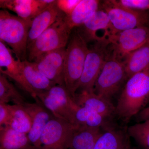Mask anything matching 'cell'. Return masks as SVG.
I'll use <instances>...</instances> for the list:
<instances>
[{
  "label": "cell",
  "mask_w": 149,
  "mask_h": 149,
  "mask_svg": "<svg viewBox=\"0 0 149 149\" xmlns=\"http://www.w3.org/2000/svg\"><path fill=\"white\" fill-rule=\"evenodd\" d=\"M11 118L8 125L20 133L28 134L32 127V120L24 107L19 105L10 104Z\"/></svg>",
  "instance_id": "25"
},
{
  "label": "cell",
  "mask_w": 149,
  "mask_h": 149,
  "mask_svg": "<svg viewBox=\"0 0 149 149\" xmlns=\"http://www.w3.org/2000/svg\"><path fill=\"white\" fill-rule=\"evenodd\" d=\"M122 61L127 79L134 74L149 69V40L125 56Z\"/></svg>",
  "instance_id": "19"
},
{
  "label": "cell",
  "mask_w": 149,
  "mask_h": 149,
  "mask_svg": "<svg viewBox=\"0 0 149 149\" xmlns=\"http://www.w3.org/2000/svg\"><path fill=\"white\" fill-rule=\"evenodd\" d=\"M32 20L12 14L8 10L0 11V41L11 48L17 59H27L28 34Z\"/></svg>",
  "instance_id": "3"
},
{
  "label": "cell",
  "mask_w": 149,
  "mask_h": 149,
  "mask_svg": "<svg viewBox=\"0 0 149 149\" xmlns=\"http://www.w3.org/2000/svg\"><path fill=\"white\" fill-rule=\"evenodd\" d=\"M89 49L87 43L74 28L66 46L64 65V85L72 98L78 90Z\"/></svg>",
  "instance_id": "2"
},
{
  "label": "cell",
  "mask_w": 149,
  "mask_h": 149,
  "mask_svg": "<svg viewBox=\"0 0 149 149\" xmlns=\"http://www.w3.org/2000/svg\"><path fill=\"white\" fill-rule=\"evenodd\" d=\"M10 118V104H0V127L8 125Z\"/></svg>",
  "instance_id": "30"
},
{
  "label": "cell",
  "mask_w": 149,
  "mask_h": 149,
  "mask_svg": "<svg viewBox=\"0 0 149 149\" xmlns=\"http://www.w3.org/2000/svg\"><path fill=\"white\" fill-rule=\"evenodd\" d=\"M149 40V26L121 31L109 38L110 54L122 61L125 56L143 45Z\"/></svg>",
  "instance_id": "9"
},
{
  "label": "cell",
  "mask_w": 149,
  "mask_h": 149,
  "mask_svg": "<svg viewBox=\"0 0 149 149\" xmlns=\"http://www.w3.org/2000/svg\"><path fill=\"white\" fill-rule=\"evenodd\" d=\"M66 47L45 54L33 62L36 68L56 85H64V65Z\"/></svg>",
  "instance_id": "11"
},
{
  "label": "cell",
  "mask_w": 149,
  "mask_h": 149,
  "mask_svg": "<svg viewBox=\"0 0 149 149\" xmlns=\"http://www.w3.org/2000/svg\"><path fill=\"white\" fill-rule=\"evenodd\" d=\"M54 0H1L0 7L12 11L19 17L32 20Z\"/></svg>",
  "instance_id": "14"
},
{
  "label": "cell",
  "mask_w": 149,
  "mask_h": 149,
  "mask_svg": "<svg viewBox=\"0 0 149 149\" xmlns=\"http://www.w3.org/2000/svg\"><path fill=\"white\" fill-rule=\"evenodd\" d=\"M0 149H37L27 134L20 133L8 126L0 127Z\"/></svg>",
  "instance_id": "22"
},
{
  "label": "cell",
  "mask_w": 149,
  "mask_h": 149,
  "mask_svg": "<svg viewBox=\"0 0 149 149\" xmlns=\"http://www.w3.org/2000/svg\"><path fill=\"white\" fill-rule=\"evenodd\" d=\"M101 6L108 15L115 34L127 29L149 26L148 12L125 8L118 5L115 0L104 1Z\"/></svg>",
  "instance_id": "8"
},
{
  "label": "cell",
  "mask_w": 149,
  "mask_h": 149,
  "mask_svg": "<svg viewBox=\"0 0 149 149\" xmlns=\"http://www.w3.org/2000/svg\"><path fill=\"white\" fill-rule=\"evenodd\" d=\"M125 149H132V148H131V146H130L129 141L128 142V144H127V146H126V147H125Z\"/></svg>",
  "instance_id": "32"
},
{
  "label": "cell",
  "mask_w": 149,
  "mask_h": 149,
  "mask_svg": "<svg viewBox=\"0 0 149 149\" xmlns=\"http://www.w3.org/2000/svg\"><path fill=\"white\" fill-rule=\"evenodd\" d=\"M82 0H57V6L66 17L69 16Z\"/></svg>",
  "instance_id": "29"
},
{
  "label": "cell",
  "mask_w": 149,
  "mask_h": 149,
  "mask_svg": "<svg viewBox=\"0 0 149 149\" xmlns=\"http://www.w3.org/2000/svg\"><path fill=\"white\" fill-rule=\"evenodd\" d=\"M85 42H98L101 40L98 33L102 32L107 39L115 34L108 15L101 8L97 10L80 27L77 28Z\"/></svg>",
  "instance_id": "12"
},
{
  "label": "cell",
  "mask_w": 149,
  "mask_h": 149,
  "mask_svg": "<svg viewBox=\"0 0 149 149\" xmlns=\"http://www.w3.org/2000/svg\"><path fill=\"white\" fill-rule=\"evenodd\" d=\"M40 149H48L47 148H44V147H42V148H41Z\"/></svg>",
  "instance_id": "33"
},
{
  "label": "cell",
  "mask_w": 149,
  "mask_h": 149,
  "mask_svg": "<svg viewBox=\"0 0 149 149\" xmlns=\"http://www.w3.org/2000/svg\"></svg>",
  "instance_id": "34"
},
{
  "label": "cell",
  "mask_w": 149,
  "mask_h": 149,
  "mask_svg": "<svg viewBox=\"0 0 149 149\" xmlns=\"http://www.w3.org/2000/svg\"><path fill=\"white\" fill-rule=\"evenodd\" d=\"M12 51L4 43L0 41V70L19 84L22 88L34 98H36L35 92L24 80L19 66L18 60L13 57Z\"/></svg>",
  "instance_id": "15"
},
{
  "label": "cell",
  "mask_w": 149,
  "mask_h": 149,
  "mask_svg": "<svg viewBox=\"0 0 149 149\" xmlns=\"http://www.w3.org/2000/svg\"><path fill=\"white\" fill-rule=\"evenodd\" d=\"M36 95L55 117L77 126L74 120V111L78 105L74 101L65 85H55L47 91L37 93Z\"/></svg>",
  "instance_id": "5"
},
{
  "label": "cell",
  "mask_w": 149,
  "mask_h": 149,
  "mask_svg": "<svg viewBox=\"0 0 149 149\" xmlns=\"http://www.w3.org/2000/svg\"><path fill=\"white\" fill-rule=\"evenodd\" d=\"M41 102H25L22 106L27 111L32 120V127L27 134L31 143L37 149L42 148L40 138L46 125L53 116L42 105Z\"/></svg>",
  "instance_id": "13"
},
{
  "label": "cell",
  "mask_w": 149,
  "mask_h": 149,
  "mask_svg": "<svg viewBox=\"0 0 149 149\" xmlns=\"http://www.w3.org/2000/svg\"><path fill=\"white\" fill-rule=\"evenodd\" d=\"M127 133L142 148L149 149V120L130 125Z\"/></svg>",
  "instance_id": "27"
},
{
  "label": "cell",
  "mask_w": 149,
  "mask_h": 149,
  "mask_svg": "<svg viewBox=\"0 0 149 149\" xmlns=\"http://www.w3.org/2000/svg\"><path fill=\"white\" fill-rule=\"evenodd\" d=\"M149 103V69L127 80L115 106L116 116L128 123Z\"/></svg>",
  "instance_id": "1"
},
{
  "label": "cell",
  "mask_w": 149,
  "mask_h": 149,
  "mask_svg": "<svg viewBox=\"0 0 149 149\" xmlns=\"http://www.w3.org/2000/svg\"><path fill=\"white\" fill-rule=\"evenodd\" d=\"M100 128L79 126L75 130L67 149H94L102 133Z\"/></svg>",
  "instance_id": "24"
},
{
  "label": "cell",
  "mask_w": 149,
  "mask_h": 149,
  "mask_svg": "<svg viewBox=\"0 0 149 149\" xmlns=\"http://www.w3.org/2000/svg\"><path fill=\"white\" fill-rule=\"evenodd\" d=\"M10 102H12L14 104L22 106L26 102L14 85L8 81L6 75L1 73L0 104H8Z\"/></svg>",
  "instance_id": "26"
},
{
  "label": "cell",
  "mask_w": 149,
  "mask_h": 149,
  "mask_svg": "<svg viewBox=\"0 0 149 149\" xmlns=\"http://www.w3.org/2000/svg\"><path fill=\"white\" fill-rule=\"evenodd\" d=\"M125 66L122 61L110 54L96 80L94 92L111 101L120 90L125 80H127Z\"/></svg>",
  "instance_id": "6"
},
{
  "label": "cell",
  "mask_w": 149,
  "mask_h": 149,
  "mask_svg": "<svg viewBox=\"0 0 149 149\" xmlns=\"http://www.w3.org/2000/svg\"><path fill=\"white\" fill-rule=\"evenodd\" d=\"M136 117L138 123L149 120V106L140 112Z\"/></svg>",
  "instance_id": "31"
},
{
  "label": "cell",
  "mask_w": 149,
  "mask_h": 149,
  "mask_svg": "<svg viewBox=\"0 0 149 149\" xmlns=\"http://www.w3.org/2000/svg\"><path fill=\"white\" fill-rule=\"evenodd\" d=\"M100 1L82 0L69 16L65 19L68 26L72 31L82 26L94 13L101 8Z\"/></svg>",
  "instance_id": "21"
},
{
  "label": "cell",
  "mask_w": 149,
  "mask_h": 149,
  "mask_svg": "<svg viewBox=\"0 0 149 149\" xmlns=\"http://www.w3.org/2000/svg\"><path fill=\"white\" fill-rule=\"evenodd\" d=\"M18 60L22 74L30 88L35 92V95L39 92L47 91L56 85L43 75L33 62L27 59L22 61Z\"/></svg>",
  "instance_id": "18"
},
{
  "label": "cell",
  "mask_w": 149,
  "mask_h": 149,
  "mask_svg": "<svg viewBox=\"0 0 149 149\" xmlns=\"http://www.w3.org/2000/svg\"><path fill=\"white\" fill-rule=\"evenodd\" d=\"M78 127L53 116L42 132L40 138L42 147L51 149H67Z\"/></svg>",
  "instance_id": "10"
},
{
  "label": "cell",
  "mask_w": 149,
  "mask_h": 149,
  "mask_svg": "<svg viewBox=\"0 0 149 149\" xmlns=\"http://www.w3.org/2000/svg\"><path fill=\"white\" fill-rule=\"evenodd\" d=\"M56 2L57 1H54L32 19L28 34L27 47L52 24L65 16L58 7Z\"/></svg>",
  "instance_id": "16"
},
{
  "label": "cell",
  "mask_w": 149,
  "mask_h": 149,
  "mask_svg": "<svg viewBox=\"0 0 149 149\" xmlns=\"http://www.w3.org/2000/svg\"><path fill=\"white\" fill-rule=\"evenodd\" d=\"M74 116L75 123L78 127L86 126L106 130L115 126L111 119L85 107L77 106L74 110Z\"/></svg>",
  "instance_id": "20"
},
{
  "label": "cell",
  "mask_w": 149,
  "mask_h": 149,
  "mask_svg": "<svg viewBox=\"0 0 149 149\" xmlns=\"http://www.w3.org/2000/svg\"><path fill=\"white\" fill-rule=\"evenodd\" d=\"M72 99L79 106L89 109L111 120L116 116L115 106L111 101L97 95L94 92L76 93Z\"/></svg>",
  "instance_id": "17"
},
{
  "label": "cell",
  "mask_w": 149,
  "mask_h": 149,
  "mask_svg": "<svg viewBox=\"0 0 149 149\" xmlns=\"http://www.w3.org/2000/svg\"><path fill=\"white\" fill-rule=\"evenodd\" d=\"M109 45L108 40H102L95 42L89 48L78 86L79 92H94L96 80L109 54Z\"/></svg>",
  "instance_id": "7"
},
{
  "label": "cell",
  "mask_w": 149,
  "mask_h": 149,
  "mask_svg": "<svg viewBox=\"0 0 149 149\" xmlns=\"http://www.w3.org/2000/svg\"><path fill=\"white\" fill-rule=\"evenodd\" d=\"M129 141L127 132L114 126L103 131L94 149H125Z\"/></svg>",
  "instance_id": "23"
},
{
  "label": "cell",
  "mask_w": 149,
  "mask_h": 149,
  "mask_svg": "<svg viewBox=\"0 0 149 149\" xmlns=\"http://www.w3.org/2000/svg\"><path fill=\"white\" fill-rule=\"evenodd\" d=\"M118 5L132 10L148 12L149 0H115Z\"/></svg>",
  "instance_id": "28"
},
{
  "label": "cell",
  "mask_w": 149,
  "mask_h": 149,
  "mask_svg": "<svg viewBox=\"0 0 149 149\" xmlns=\"http://www.w3.org/2000/svg\"><path fill=\"white\" fill-rule=\"evenodd\" d=\"M65 16L52 24L27 47L28 61L33 62L45 54L66 47L72 31L68 26Z\"/></svg>",
  "instance_id": "4"
}]
</instances>
